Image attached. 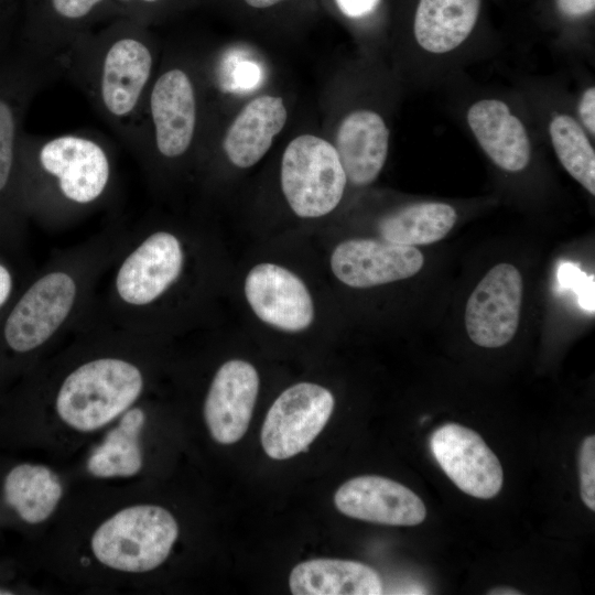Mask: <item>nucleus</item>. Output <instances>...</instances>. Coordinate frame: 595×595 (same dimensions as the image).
I'll return each mask as SVG.
<instances>
[{
  "mask_svg": "<svg viewBox=\"0 0 595 595\" xmlns=\"http://www.w3.org/2000/svg\"><path fill=\"white\" fill-rule=\"evenodd\" d=\"M75 294L76 285L64 272L37 280L7 320L4 339L9 348L24 354L44 344L66 318Z\"/></svg>",
  "mask_w": 595,
  "mask_h": 595,
  "instance_id": "nucleus-10",
  "label": "nucleus"
},
{
  "mask_svg": "<svg viewBox=\"0 0 595 595\" xmlns=\"http://www.w3.org/2000/svg\"><path fill=\"white\" fill-rule=\"evenodd\" d=\"M334 397L326 388L300 382L285 389L270 407L261 429V445L273 459L305 451L326 425Z\"/></svg>",
  "mask_w": 595,
  "mask_h": 595,
  "instance_id": "nucleus-7",
  "label": "nucleus"
},
{
  "mask_svg": "<svg viewBox=\"0 0 595 595\" xmlns=\"http://www.w3.org/2000/svg\"><path fill=\"white\" fill-rule=\"evenodd\" d=\"M104 137L90 130L41 136L24 130L19 156L54 180L68 202L87 205L106 191L111 174L110 154Z\"/></svg>",
  "mask_w": 595,
  "mask_h": 595,
  "instance_id": "nucleus-3",
  "label": "nucleus"
},
{
  "mask_svg": "<svg viewBox=\"0 0 595 595\" xmlns=\"http://www.w3.org/2000/svg\"><path fill=\"white\" fill-rule=\"evenodd\" d=\"M244 1L246 2V4H248L249 7L253 9H268L289 0H244Z\"/></svg>",
  "mask_w": 595,
  "mask_h": 595,
  "instance_id": "nucleus-32",
  "label": "nucleus"
},
{
  "mask_svg": "<svg viewBox=\"0 0 595 595\" xmlns=\"http://www.w3.org/2000/svg\"><path fill=\"white\" fill-rule=\"evenodd\" d=\"M258 391L259 376L251 364L232 359L218 368L203 407L205 425L215 442L232 444L245 435Z\"/></svg>",
  "mask_w": 595,
  "mask_h": 595,
  "instance_id": "nucleus-11",
  "label": "nucleus"
},
{
  "mask_svg": "<svg viewBox=\"0 0 595 595\" xmlns=\"http://www.w3.org/2000/svg\"><path fill=\"white\" fill-rule=\"evenodd\" d=\"M11 285L12 280L9 271L0 264V306L7 301Z\"/></svg>",
  "mask_w": 595,
  "mask_h": 595,
  "instance_id": "nucleus-31",
  "label": "nucleus"
},
{
  "mask_svg": "<svg viewBox=\"0 0 595 595\" xmlns=\"http://www.w3.org/2000/svg\"><path fill=\"white\" fill-rule=\"evenodd\" d=\"M550 139L563 167L592 195H595V151L580 123L566 113L549 123Z\"/></svg>",
  "mask_w": 595,
  "mask_h": 595,
  "instance_id": "nucleus-22",
  "label": "nucleus"
},
{
  "mask_svg": "<svg viewBox=\"0 0 595 595\" xmlns=\"http://www.w3.org/2000/svg\"><path fill=\"white\" fill-rule=\"evenodd\" d=\"M521 300L519 270L510 263L495 266L467 301L465 325L469 338L486 348L509 343L518 329Z\"/></svg>",
  "mask_w": 595,
  "mask_h": 595,
  "instance_id": "nucleus-8",
  "label": "nucleus"
},
{
  "mask_svg": "<svg viewBox=\"0 0 595 595\" xmlns=\"http://www.w3.org/2000/svg\"><path fill=\"white\" fill-rule=\"evenodd\" d=\"M467 123L477 142L500 169L519 172L531 159V143L522 121L498 99H482L467 111Z\"/></svg>",
  "mask_w": 595,
  "mask_h": 595,
  "instance_id": "nucleus-17",
  "label": "nucleus"
},
{
  "mask_svg": "<svg viewBox=\"0 0 595 595\" xmlns=\"http://www.w3.org/2000/svg\"><path fill=\"white\" fill-rule=\"evenodd\" d=\"M67 77L119 139L133 145L142 106L156 73L149 26L118 17L73 42L56 57Z\"/></svg>",
  "mask_w": 595,
  "mask_h": 595,
  "instance_id": "nucleus-1",
  "label": "nucleus"
},
{
  "mask_svg": "<svg viewBox=\"0 0 595 595\" xmlns=\"http://www.w3.org/2000/svg\"><path fill=\"white\" fill-rule=\"evenodd\" d=\"M118 17L128 18L150 26L182 3L183 0H110Z\"/></svg>",
  "mask_w": 595,
  "mask_h": 595,
  "instance_id": "nucleus-23",
  "label": "nucleus"
},
{
  "mask_svg": "<svg viewBox=\"0 0 595 595\" xmlns=\"http://www.w3.org/2000/svg\"><path fill=\"white\" fill-rule=\"evenodd\" d=\"M72 483L66 467L0 451V531L36 541L56 519Z\"/></svg>",
  "mask_w": 595,
  "mask_h": 595,
  "instance_id": "nucleus-2",
  "label": "nucleus"
},
{
  "mask_svg": "<svg viewBox=\"0 0 595 595\" xmlns=\"http://www.w3.org/2000/svg\"><path fill=\"white\" fill-rule=\"evenodd\" d=\"M198 126L199 99L193 73L183 64L172 63L155 73L132 147L176 160L192 149Z\"/></svg>",
  "mask_w": 595,
  "mask_h": 595,
  "instance_id": "nucleus-4",
  "label": "nucleus"
},
{
  "mask_svg": "<svg viewBox=\"0 0 595 595\" xmlns=\"http://www.w3.org/2000/svg\"><path fill=\"white\" fill-rule=\"evenodd\" d=\"M334 147L347 181L366 186L378 177L386 163L389 129L378 112L358 109L339 123Z\"/></svg>",
  "mask_w": 595,
  "mask_h": 595,
  "instance_id": "nucleus-16",
  "label": "nucleus"
},
{
  "mask_svg": "<svg viewBox=\"0 0 595 595\" xmlns=\"http://www.w3.org/2000/svg\"><path fill=\"white\" fill-rule=\"evenodd\" d=\"M245 294L255 314L273 327L299 332L313 322L314 304L306 285L281 266L253 267L245 281Z\"/></svg>",
  "mask_w": 595,
  "mask_h": 595,
  "instance_id": "nucleus-13",
  "label": "nucleus"
},
{
  "mask_svg": "<svg viewBox=\"0 0 595 595\" xmlns=\"http://www.w3.org/2000/svg\"><path fill=\"white\" fill-rule=\"evenodd\" d=\"M288 110L281 97L261 95L250 100L227 128L221 148L231 164L248 169L258 163L284 128Z\"/></svg>",
  "mask_w": 595,
  "mask_h": 595,
  "instance_id": "nucleus-18",
  "label": "nucleus"
},
{
  "mask_svg": "<svg viewBox=\"0 0 595 595\" xmlns=\"http://www.w3.org/2000/svg\"><path fill=\"white\" fill-rule=\"evenodd\" d=\"M115 18L110 0H26L15 46L56 58L79 36Z\"/></svg>",
  "mask_w": 595,
  "mask_h": 595,
  "instance_id": "nucleus-6",
  "label": "nucleus"
},
{
  "mask_svg": "<svg viewBox=\"0 0 595 595\" xmlns=\"http://www.w3.org/2000/svg\"><path fill=\"white\" fill-rule=\"evenodd\" d=\"M289 585L294 595H379L382 582L370 566L355 561L315 559L294 566Z\"/></svg>",
  "mask_w": 595,
  "mask_h": 595,
  "instance_id": "nucleus-19",
  "label": "nucleus"
},
{
  "mask_svg": "<svg viewBox=\"0 0 595 595\" xmlns=\"http://www.w3.org/2000/svg\"><path fill=\"white\" fill-rule=\"evenodd\" d=\"M183 252L175 236L151 235L122 263L116 285L122 300L143 305L159 298L180 275Z\"/></svg>",
  "mask_w": 595,
  "mask_h": 595,
  "instance_id": "nucleus-15",
  "label": "nucleus"
},
{
  "mask_svg": "<svg viewBox=\"0 0 595 595\" xmlns=\"http://www.w3.org/2000/svg\"><path fill=\"white\" fill-rule=\"evenodd\" d=\"M14 14L13 0H0V62L15 45Z\"/></svg>",
  "mask_w": 595,
  "mask_h": 595,
  "instance_id": "nucleus-27",
  "label": "nucleus"
},
{
  "mask_svg": "<svg viewBox=\"0 0 595 595\" xmlns=\"http://www.w3.org/2000/svg\"><path fill=\"white\" fill-rule=\"evenodd\" d=\"M347 177L335 147L314 134L292 139L281 160V187L303 218L325 216L342 201Z\"/></svg>",
  "mask_w": 595,
  "mask_h": 595,
  "instance_id": "nucleus-5",
  "label": "nucleus"
},
{
  "mask_svg": "<svg viewBox=\"0 0 595 595\" xmlns=\"http://www.w3.org/2000/svg\"><path fill=\"white\" fill-rule=\"evenodd\" d=\"M556 6L564 15L578 18L594 11L595 0H556Z\"/></svg>",
  "mask_w": 595,
  "mask_h": 595,
  "instance_id": "nucleus-30",
  "label": "nucleus"
},
{
  "mask_svg": "<svg viewBox=\"0 0 595 595\" xmlns=\"http://www.w3.org/2000/svg\"><path fill=\"white\" fill-rule=\"evenodd\" d=\"M424 258L412 246L375 239H349L340 242L331 256L336 278L351 288H370L416 274Z\"/></svg>",
  "mask_w": 595,
  "mask_h": 595,
  "instance_id": "nucleus-12",
  "label": "nucleus"
},
{
  "mask_svg": "<svg viewBox=\"0 0 595 595\" xmlns=\"http://www.w3.org/2000/svg\"><path fill=\"white\" fill-rule=\"evenodd\" d=\"M380 0H335L338 10L351 19L364 18L377 8Z\"/></svg>",
  "mask_w": 595,
  "mask_h": 595,
  "instance_id": "nucleus-28",
  "label": "nucleus"
},
{
  "mask_svg": "<svg viewBox=\"0 0 595 595\" xmlns=\"http://www.w3.org/2000/svg\"><path fill=\"white\" fill-rule=\"evenodd\" d=\"M455 209L445 203H416L398 209L378 224L381 238L404 245H429L444 238L456 223Z\"/></svg>",
  "mask_w": 595,
  "mask_h": 595,
  "instance_id": "nucleus-21",
  "label": "nucleus"
},
{
  "mask_svg": "<svg viewBox=\"0 0 595 595\" xmlns=\"http://www.w3.org/2000/svg\"><path fill=\"white\" fill-rule=\"evenodd\" d=\"M480 0H420L413 31L421 48L445 54L458 47L474 30Z\"/></svg>",
  "mask_w": 595,
  "mask_h": 595,
  "instance_id": "nucleus-20",
  "label": "nucleus"
},
{
  "mask_svg": "<svg viewBox=\"0 0 595 595\" xmlns=\"http://www.w3.org/2000/svg\"><path fill=\"white\" fill-rule=\"evenodd\" d=\"M578 115L583 126L595 136V87H588L582 95L578 104Z\"/></svg>",
  "mask_w": 595,
  "mask_h": 595,
  "instance_id": "nucleus-29",
  "label": "nucleus"
},
{
  "mask_svg": "<svg viewBox=\"0 0 595 595\" xmlns=\"http://www.w3.org/2000/svg\"><path fill=\"white\" fill-rule=\"evenodd\" d=\"M488 594H494V595H519V594H522L521 592L515 589V588H511V587H496V588H493L488 592Z\"/></svg>",
  "mask_w": 595,
  "mask_h": 595,
  "instance_id": "nucleus-33",
  "label": "nucleus"
},
{
  "mask_svg": "<svg viewBox=\"0 0 595 595\" xmlns=\"http://www.w3.org/2000/svg\"><path fill=\"white\" fill-rule=\"evenodd\" d=\"M430 448L447 477L465 494L489 499L502 487L500 462L475 431L447 423L434 431Z\"/></svg>",
  "mask_w": 595,
  "mask_h": 595,
  "instance_id": "nucleus-9",
  "label": "nucleus"
},
{
  "mask_svg": "<svg viewBox=\"0 0 595 595\" xmlns=\"http://www.w3.org/2000/svg\"><path fill=\"white\" fill-rule=\"evenodd\" d=\"M580 488L583 502L595 510V436L584 439L578 456Z\"/></svg>",
  "mask_w": 595,
  "mask_h": 595,
  "instance_id": "nucleus-24",
  "label": "nucleus"
},
{
  "mask_svg": "<svg viewBox=\"0 0 595 595\" xmlns=\"http://www.w3.org/2000/svg\"><path fill=\"white\" fill-rule=\"evenodd\" d=\"M21 564L9 559H0V595L29 594L33 589L19 571Z\"/></svg>",
  "mask_w": 595,
  "mask_h": 595,
  "instance_id": "nucleus-26",
  "label": "nucleus"
},
{
  "mask_svg": "<svg viewBox=\"0 0 595 595\" xmlns=\"http://www.w3.org/2000/svg\"><path fill=\"white\" fill-rule=\"evenodd\" d=\"M559 282L564 288L574 289L578 302L587 311H594V277H587L572 263H563L558 272Z\"/></svg>",
  "mask_w": 595,
  "mask_h": 595,
  "instance_id": "nucleus-25",
  "label": "nucleus"
},
{
  "mask_svg": "<svg viewBox=\"0 0 595 595\" xmlns=\"http://www.w3.org/2000/svg\"><path fill=\"white\" fill-rule=\"evenodd\" d=\"M344 515L388 526H416L426 516L421 498L392 479L366 475L344 483L334 496Z\"/></svg>",
  "mask_w": 595,
  "mask_h": 595,
  "instance_id": "nucleus-14",
  "label": "nucleus"
}]
</instances>
